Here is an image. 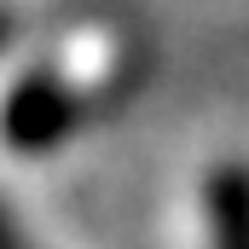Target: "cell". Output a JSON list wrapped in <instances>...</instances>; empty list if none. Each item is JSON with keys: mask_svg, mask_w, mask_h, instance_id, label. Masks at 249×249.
<instances>
[{"mask_svg": "<svg viewBox=\"0 0 249 249\" xmlns=\"http://www.w3.org/2000/svg\"><path fill=\"white\" fill-rule=\"evenodd\" d=\"M81 122V93L64 81L58 70H35L23 75L12 93H6V110H0V139L12 151H53L64 145Z\"/></svg>", "mask_w": 249, "mask_h": 249, "instance_id": "cell-1", "label": "cell"}, {"mask_svg": "<svg viewBox=\"0 0 249 249\" xmlns=\"http://www.w3.org/2000/svg\"><path fill=\"white\" fill-rule=\"evenodd\" d=\"M0 249H35L29 238H23V226L12 220V209H6V203H0Z\"/></svg>", "mask_w": 249, "mask_h": 249, "instance_id": "cell-3", "label": "cell"}, {"mask_svg": "<svg viewBox=\"0 0 249 249\" xmlns=\"http://www.w3.org/2000/svg\"><path fill=\"white\" fill-rule=\"evenodd\" d=\"M6 41H12V12L0 6V53H6Z\"/></svg>", "mask_w": 249, "mask_h": 249, "instance_id": "cell-4", "label": "cell"}, {"mask_svg": "<svg viewBox=\"0 0 249 249\" xmlns=\"http://www.w3.org/2000/svg\"><path fill=\"white\" fill-rule=\"evenodd\" d=\"M209 249H249V162H220L203 180Z\"/></svg>", "mask_w": 249, "mask_h": 249, "instance_id": "cell-2", "label": "cell"}]
</instances>
